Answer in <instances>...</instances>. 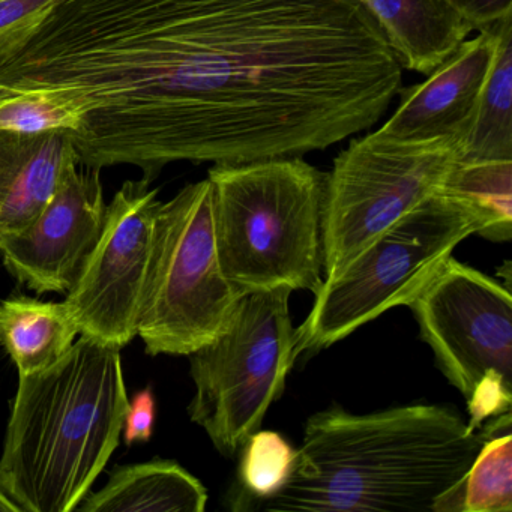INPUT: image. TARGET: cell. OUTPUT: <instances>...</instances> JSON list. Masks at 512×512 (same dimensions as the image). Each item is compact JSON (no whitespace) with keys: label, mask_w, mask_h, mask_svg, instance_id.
Wrapping results in <instances>:
<instances>
[{"label":"cell","mask_w":512,"mask_h":512,"mask_svg":"<svg viewBox=\"0 0 512 512\" xmlns=\"http://www.w3.org/2000/svg\"><path fill=\"white\" fill-rule=\"evenodd\" d=\"M403 68L361 0H58L0 95L82 113L79 163L242 164L325 151L380 121Z\"/></svg>","instance_id":"1"},{"label":"cell","mask_w":512,"mask_h":512,"mask_svg":"<svg viewBox=\"0 0 512 512\" xmlns=\"http://www.w3.org/2000/svg\"><path fill=\"white\" fill-rule=\"evenodd\" d=\"M482 443L443 404L364 415L331 406L307 419L289 481L254 511L436 512Z\"/></svg>","instance_id":"2"},{"label":"cell","mask_w":512,"mask_h":512,"mask_svg":"<svg viewBox=\"0 0 512 512\" xmlns=\"http://www.w3.org/2000/svg\"><path fill=\"white\" fill-rule=\"evenodd\" d=\"M121 350L82 335L20 376L0 457V491L20 512L74 511L109 463L130 404Z\"/></svg>","instance_id":"3"},{"label":"cell","mask_w":512,"mask_h":512,"mask_svg":"<svg viewBox=\"0 0 512 512\" xmlns=\"http://www.w3.org/2000/svg\"><path fill=\"white\" fill-rule=\"evenodd\" d=\"M224 275L241 295L323 284L326 175L301 157L217 164L208 173Z\"/></svg>","instance_id":"4"},{"label":"cell","mask_w":512,"mask_h":512,"mask_svg":"<svg viewBox=\"0 0 512 512\" xmlns=\"http://www.w3.org/2000/svg\"><path fill=\"white\" fill-rule=\"evenodd\" d=\"M481 223L457 200L437 193L370 245L343 275L323 281L295 329L296 356L319 352L349 337L424 290L464 239Z\"/></svg>","instance_id":"5"},{"label":"cell","mask_w":512,"mask_h":512,"mask_svg":"<svg viewBox=\"0 0 512 512\" xmlns=\"http://www.w3.org/2000/svg\"><path fill=\"white\" fill-rule=\"evenodd\" d=\"M290 295L287 287L245 293L223 331L188 355L196 386L188 413L224 457L239 455L286 389L298 358Z\"/></svg>","instance_id":"6"},{"label":"cell","mask_w":512,"mask_h":512,"mask_svg":"<svg viewBox=\"0 0 512 512\" xmlns=\"http://www.w3.org/2000/svg\"><path fill=\"white\" fill-rule=\"evenodd\" d=\"M241 293L224 275L209 179L187 185L155 217L139 329L151 356H188L214 340Z\"/></svg>","instance_id":"7"},{"label":"cell","mask_w":512,"mask_h":512,"mask_svg":"<svg viewBox=\"0 0 512 512\" xmlns=\"http://www.w3.org/2000/svg\"><path fill=\"white\" fill-rule=\"evenodd\" d=\"M455 142L353 140L326 175L323 281H334L398 221L439 193L458 163Z\"/></svg>","instance_id":"8"},{"label":"cell","mask_w":512,"mask_h":512,"mask_svg":"<svg viewBox=\"0 0 512 512\" xmlns=\"http://www.w3.org/2000/svg\"><path fill=\"white\" fill-rule=\"evenodd\" d=\"M446 379L469 400L488 376L512 385L511 289L449 257L409 304Z\"/></svg>","instance_id":"9"},{"label":"cell","mask_w":512,"mask_h":512,"mask_svg":"<svg viewBox=\"0 0 512 512\" xmlns=\"http://www.w3.org/2000/svg\"><path fill=\"white\" fill-rule=\"evenodd\" d=\"M160 205L142 178L125 182L107 206L100 239L65 299L79 334L121 349L136 337Z\"/></svg>","instance_id":"10"},{"label":"cell","mask_w":512,"mask_h":512,"mask_svg":"<svg viewBox=\"0 0 512 512\" xmlns=\"http://www.w3.org/2000/svg\"><path fill=\"white\" fill-rule=\"evenodd\" d=\"M101 170L73 163L37 220L0 244L5 268L37 293L70 292L103 232Z\"/></svg>","instance_id":"11"},{"label":"cell","mask_w":512,"mask_h":512,"mask_svg":"<svg viewBox=\"0 0 512 512\" xmlns=\"http://www.w3.org/2000/svg\"><path fill=\"white\" fill-rule=\"evenodd\" d=\"M496 47V25L467 38L427 79L400 89L394 115L374 131L392 143L455 142L469 133Z\"/></svg>","instance_id":"12"},{"label":"cell","mask_w":512,"mask_h":512,"mask_svg":"<svg viewBox=\"0 0 512 512\" xmlns=\"http://www.w3.org/2000/svg\"><path fill=\"white\" fill-rule=\"evenodd\" d=\"M73 163L79 157L67 130L0 131V244L37 220Z\"/></svg>","instance_id":"13"},{"label":"cell","mask_w":512,"mask_h":512,"mask_svg":"<svg viewBox=\"0 0 512 512\" xmlns=\"http://www.w3.org/2000/svg\"><path fill=\"white\" fill-rule=\"evenodd\" d=\"M401 68L430 74L472 34L448 0H361Z\"/></svg>","instance_id":"14"},{"label":"cell","mask_w":512,"mask_h":512,"mask_svg":"<svg viewBox=\"0 0 512 512\" xmlns=\"http://www.w3.org/2000/svg\"><path fill=\"white\" fill-rule=\"evenodd\" d=\"M205 485L170 460L116 466L97 493L88 494L76 509L82 512H203Z\"/></svg>","instance_id":"15"},{"label":"cell","mask_w":512,"mask_h":512,"mask_svg":"<svg viewBox=\"0 0 512 512\" xmlns=\"http://www.w3.org/2000/svg\"><path fill=\"white\" fill-rule=\"evenodd\" d=\"M79 334L65 302L20 298L0 301V346L19 376L40 373L64 358Z\"/></svg>","instance_id":"16"},{"label":"cell","mask_w":512,"mask_h":512,"mask_svg":"<svg viewBox=\"0 0 512 512\" xmlns=\"http://www.w3.org/2000/svg\"><path fill=\"white\" fill-rule=\"evenodd\" d=\"M512 160V16L496 25V47L458 163Z\"/></svg>","instance_id":"17"},{"label":"cell","mask_w":512,"mask_h":512,"mask_svg":"<svg viewBox=\"0 0 512 512\" xmlns=\"http://www.w3.org/2000/svg\"><path fill=\"white\" fill-rule=\"evenodd\" d=\"M511 412L491 418L466 476L436 512H512Z\"/></svg>","instance_id":"18"},{"label":"cell","mask_w":512,"mask_h":512,"mask_svg":"<svg viewBox=\"0 0 512 512\" xmlns=\"http://www.w3.org/2000/svg\"><path fill=\"white\" fill-rule=\"evenodd\" d=\"M439 193L476 215L478 235L490 241L512 236V160L457 163Z\"/></svg>","instance_id":"19"},{"label":"cell","mask_w":512,"mask_h":512,"mask_svg":"<svg viewBox=\"0 0 512 512\" xmlns=\"http://www.w3.org/2000/svg\"><path fill=\"white\" fill-rule=\"evenodd\" d=\"M236 487L230 491V508L254 511L274 497L289 481L296 449L281 434L257 430L242 446Z\"/></svg>","instance_id":"20"},{"label":"cell","mask_w":512,"mask_h":512,"mask_svg":"<svg viewBox=\"0 0 512 512\" xmlns=\"http://www.w3.org/2000/svg\"><path fill=\"white\" fill-rule=\"evenodd\" d=\"M80 121V110L55 95L40 92L0 95V131L20 134L74 131Z\"/></svg>","instance_id":"21"},{"label":"cell","mask_w":512,"mask_h":512,"mask_svg":"<svg viewBox=\"0 0 512 512\" xmlns=\"http://www.w3.org/2000/svg\"><path fill=\"white\" fill-rule=\"evenodd\" d=\"M58 0H0V65L16 55Z\"/></svg>","instance_id":"22"},{"label":"cell","mask_w":512,"mask_h":512,"mask_svg":"<svg viewBox=\"0 0 512 512\" xmlns=\"http://www.w3.org/2000/svg\"><path fill=\"white\" fill-rule=\"evenodd\" d=\"M155 424V400L152 392L142 391L128 404L125 413L124 440L127 445L137 442H148L154 433Z\"/></svg>","instance_id":"23"},{"label":"cell","mask_w":512,"mask_h":512,"mask_svg":"<svg viewBox=\"0 0 512 512\" xmlns=\"http://www.w3.org/2000/svg\"><path fill=\"white\" fill-rule=\"evenodd\" d=\"M473 31H485L512 16V0H448Z\"/></svg>","instance_id":"24"},{"label":"cell","mask_w":512,"mask_h":512,"mask_svg":"<svg viewBox=\"0 0 512 512\" xmlns=\"http://www.w3.org/2000/svg\"><path fill=\"white\" fill-rule=\"evenodd\" d=\"M0 512H20L19 506L0 491Z\"/></svg>","instance_id":"25"}]
</instances>
